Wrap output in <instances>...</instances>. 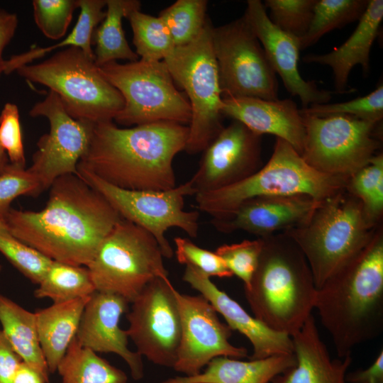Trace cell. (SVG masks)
Returning <instances> with one entry per match:
<instances>
[{
	"label": "cell",
	"instance_id": "obj_1",
	"mask_svg": "<svg viewBox=\"0 0 383 383\" xmlns=\"http://www.w3.org/2000/svg\"><path fill=\"white\" fill-rule=\"evenodd\" d=\"M49 189L42 210L11 209L9 231L51 260L87 267L121 217L79 175L60 177Z\"/></svg>",
	"mask_w": 383,
	"mask_h": 383
},
{
	"label": "cell",
	"instance_id": "obj_2",
	"mask_svg": "<svg viewBox=\"0 0 383 383\" xmlns=\"http://www.w3.org/2000/svg\"><path fill=\"white\" fill-rule=\"evenodd\" d=\"M188 135V126L172 122L128 128L100 122L78 166L119 188L170 190L177 186L173 160L184 150Z\"/></svg>",
	"mask_w": 383,
	"mask_h": 383
},
{
	"label": "cell",
	"instance_id": "obj_3",
	"mask_svg": "<svg viewBox=\"0 0 383 383\" xmlns=\"http://www.w3.org/2000/svg\"><path fill=\"white\" fill-rule=\"evenodd\" d=\"M314 309L339 357L383 331V235L369 242L317 289Z\"/></svg>",
	"mask_w": 383,
	"mask_h": 383
},
{
	"label": "cell",
	"instance_id": "obj_4",
	"mask_svg": "<svg viewBox=\"0 0 383 383\" xmlns=\"http://www.w3.org/2000/svg\"><path fill=\"white\" fill-rule=\"evenodd\" d=\"M261 238L257 267L245 295L255 318L292 336L314 309L313 277L304 255L284 232Z\"/></svg>",
	"mask_w": 383,
	"mask_h": 383
},
{
	"label": "cell",
	"instance_id": "obj_5",
	"mask_svg": "<svg viewBox=\"0 0 383 383\" xmlns=\"http://www.w3.org/2000/svg\"><path fill=\"white\" fill-rule=\"evenodd\" d=\"M348 180L317 171L289 143L277 138L270 160L257 172L222 189L196 194L195 201L211 221H218L256 197L304 195L323 201L345 189Z\"/></svg>",
	"mask_w": 383,
	"mask_h": 383
},
{
	"label": "cell",
	"instance_id": "obj_6",
	"mask_svg": "<svg viewBox=\"0 0 383 383\" xmlns=\"http://www.w3.org/2000/svg\"><path fill=\"white\" fill-rule=\"evenodd\" d=\"M346 189L321 201L309 218L284 231L300 248L316 289L357 253L376 228Z\"/></svg>",
	"mask_w": 383,
	"mask_h": 383
},
{
	"label": "cell",
	"instance_id": "obj_7",
	"mask_svg": "<svg viewBox=\"0 0 383 383\" xmlns=\"http://www.w3.org/2000/svg\"><path fill=\"white\" fill-rule=\"evenodd\" d=\"M16 72L28 82L48 87L77 120L94 124L113 121L124 106L121 93L101 74L94 58L79 48H64Z\"/></svg>",
	"mask_w": 383,
	"mask_h": 383
},
{
	"label": "cell",
	"instance_id": "obj_8",
	"mask_svg": "<svg viewBox=\"0 0 383 383\" xmlns=\"http://www.w3.org/2000/svg\"><path fill=\"white\" fill-rule=\"evenodd\" d=\"M213 27L208 19L194 40L175 47L163 60L190 105L191 120L184 149L190 155L203 152L224 127L223 98L211 41Z\"/></svg>",
	"mask_w": 383,
	"mask_h": 383
},
{
	"label": "cell",
	"instance_id": "obj_9",
	"mask_svg": "<svg viewBox=\"0 0 383 383\" xmlns=\"http://www.w3.org/2000/svg\"><path fill=\"white\" fill-rule=\"evenodd\" d=\"M161 248L141 227L121 218L87 266L96 292L131 303L155 278L168 279Z\"/></svg>",
	"mask_w": 383,
	"mask_h": 383
},
{
	"label": "cell",
	"instance_id": "obj_10",
	"mask_svg": "<svg viewBox=\"0 0 383 383\" xmlns=\"http://www.w3.org/2000/svg\"><path fill=\"white\" fill-rule=\"evenodd\" d=\"M99 68L123 98L124 106L113 119L117 123L128 127L156 122L189 123V103L164 61L111 62Z\"/></svg>",
	"mask_w": 383,
	"mask_h": 383
},
{
	"label": "cell",
	"instance_id": "obj_11",
	"mask_svg": "<svg viewBox=\"0 0 383 383\" xmlns=\"http://www.w3.org/2000/svg\"><path fill=\"white\" fill-rule=\"evenodd\" d=\"M77 171L122 218L149 232L159 244L164 257L171 258L174 255L166 238L169 228H177L191 238L197 237L199 213L184 209V197L195 195L189 180L162 192L129 190L115 187L79 166Z\"/></svg>",
	"mask_w": 383,
	"mask_h": 383
},
{
	"label": "cell",
	"instance_id": "obj_12",
	"mask_svg": "<svg viewBox=\"0 0 383 383\" xmlns=\"http://www.w3.org/2000/svg\"><path fill=\"white\" fill-rule=\"evenodd\" d=\"M212 47L222 98L278 99V82L245 16L213 27Z\"/></svg>",
	"mask_w": 383,
	"mask_h": 383
},
{
	"label": "cell",
	"instance_id": "obj_13",
	"mask_svg": "<svg viewBox=\"0 0 383 383\" xmlns=\"http://www.w3.org/2000/svg\"><path fill=\"white\" fill-rule=\"evenodd\" d=\"M301 115L306 135L301 156L317 171L349 179L377 155L380 142L374 133L379 122L347 115Z\"/></svg>",
	"mask_w": 383,
	"mask_h": 383
},
{
	"label": "cell",
	"instance_id": "obj_14",
	"mask_svg": "<svg viewBox=\"0 0 383 383\" xmlns=\"http://www.w3.org/2000/svg\"><path fill=\"white\" fill-rule=\"evenodd\" d=\"M176 289L170 279L155 278L131 302L126 331L141 356L155 365L174 367L181 339Z\"/></svg>",
	"mask_w": 383,
	"mask_h": 383
},
{
	"label": "cell",
	"instance_id": "obj_15",
	"mask_svg": "<svg viewBox=\"0 0 383 383\" xmlns=\"http://www.w3.org/2000/svg\"><path fill=\"white\" fill-rule=\"evenodd\" d=\"M29 114L45 117L50 123V131L39 138L32 165L27 168L37 179L41 194L60 177L79 175L77 166L89 148L94 123L71 117L51 91Z\"/></svg>",
	"mask_w": 383,
	"mask_h": 383
},
{
	"label": "cell",
	"instance_id": "obj_16",
	"mask_svg": "<svg viewBox=\"0 0 383 383\" xmlns=\"http://www.w3.org/2000/svg\"><path fill=\"white\" fill-rule=\"evenodd\" d=\"M181 316L182 332L173 369L194 376L217 357L235 359L248 356V350L229 342L232 330L218 318L211 304L202 295L175 291Z\"/></svg>",
	"mask_w": 383,
	"mask_h": 383
},
{
	"label": "cell",
	"instance_id": "obj_17",
	"mask_svg": "<svg viewBox=\"0 0 383 383\" xmlns=\"http://www.w3.org/2000/svg\"><path fill=\"white\" fill-rule=\"evenodd\" d=\"M199 167L189 179L195 194L222 189L261 167V135L233 121L204 150Z\"/></svg>",
	"mask_w": 383,
	"mask_h": 383
},
{
	"label": "cell",
	"instance_id": "obj_18",
	"mask_svg": "<svg viewBox=\"0 0 383 383\" xmlns=\"http://www.w3.org/2000/svg\"><path fill=\"white\" fill-rule=\"evenodd\" d=\"M261 43L274 72L278 74L287 90L299 96L303 108L328 103L331 93L320 89L311 81L301 76L298 62L300 38L282 31L269 18L266 9L259 0H248L244 13Z\"/></svg>",
	"mask_w": 383,
	"mask_h": 383
},
{
	"label": "cell",
	"instance_id": "obj_19",
	"mask_svg": "<svg viewBox=\"0 0 383 383\" xmlns=\"http://www.w3.org/2000/svg\"><path fill=\"white\" fill-rule=\"evenodd\" d=\"M128 304L121 296L96 291L84 307L75 338L80 345L95 353L119 355L129 367L133 379L139 380L143 377L142 356L128 348L126 331L119 326Z\"/></svg>",
	"mask_w": 383,
	"mask_h": 383
},
{
	"label": "cell",
	"instance_id": "obj_20",
	"mask_svg": "<svg viewBox=\"0 0 383 383\" xmlns=\"http://www.w3.org/2000/svg\"><path fill=\"white\" fill-rule=\"evenodd\" d=\"M322 201L304 195L248 199L223 220L211 221L221 232L241 230L265 238L306 221Z\"/></svg>",
	"mask_w": 383,
	"mask_h": 383
},
{
	"label": "cell",
	"instance_id": "obj_21",
	"mask_svg": "<svg viewBox=\"0 0 383 383\" xmlns=\"http://www.w3.org/2000/svg\"><path fill=\"white\" fill-rule=\"evenodd\" d=\"M182 279L211 304L232 331H238L249 340L252 346L250 360L294 353L291 336L276 331L251 316L237 301L218 288L209 277L186 267Z\"/></svg>",
	"mask_w": 383,
	"mask_h": 383
},
{
	"label": "cell",
	"instance_id": "obj_22",
	"mask_svg": "<svg viewBox=\"0 0 383 383\" xmlns=\"http://www.w3.org/2000/svg\"><path fill=\"white\" fill-rule=\"evenodd\" d=\"M223 116L245 126L261 135L271 134L289 143L301 155L305 126L300 109L291 99L267 100L254 97L223 98Z\"/></svg>",
	"mask_w": 383,
	"mask_h": 383
},
{
	"label": "cell",
	"instance_id": "obj_23",
	"mask_svg": "<svg viewBox=\"0 0 383 383\" xmlns=\"http://www.w3.org/2000/svg\"><path fill=\"white\" fill-rule=\"evenodd\" d=\"M296 365L276 376L270 383H345L351 355L332 360L322 340L313 314L291 336Z\"/></svg>",
	"mask_w": 383,
	"mask_h": 383
},
{
	"label": "cell",
	"instance_id": "obj_24",
	"mask_svg": "<svg viewBox=\"0 0 383 383\" xmlns=\"http://www.w3.org/2000/svg\"><path fill=\"white\" fill-rule=\"evenodd\" d=\"M383 18V1L369 0L367 9L348 39L340 47L326 54H309L306 63L329 66L333 71L335 91L345 93L352 69L360 65L363 72H370V53Z\"/></svg>",
	"mask_w": 383,
	"mask_h": 383
},
{
	"label": "cell",
	"instance_id": "obj_25",
	"mask_svg": "<svg viewBox=\"0 0 383 383\" xmlns=\"http://www.w3.org/2000/svg\"><path fill=\"white\" fill-rule=\"evenodd\" d=\"M296 363L294 353L248 361L221 356L210 361L203 372L175 377L160 383H270Z\"/></svg>",
	"mask_w": 383,
	"mask_h": 383
},
{
	"label": "cell",
	"instance_id": "obj_26",
	"mask_svg": "<svg viewBox=\"0 0 383 383\" xmlns=\"http://www.w3.org/2000/svg\"><path fill=\"white\" fill-rule=\"evenodd\" d=\"M89 297L53 303L35 312L39 341L50 373L57 372L75 338Z\"/></svg>",
	"mask_w": 383,
	"mask_h": 383
},
{
	"label": "cell",
	"instance_id": "obj_27",
	"mask_svg": "<svg viewBox=\"0 0 383 383\" xmlns=\"http://www.w3.org/2000/svg\"><path fill=\"white\" fill-rule=\"evenodd\" d=\"M1 331L23 362L50 383V372L38 338L35 313L0 294Z\"/></svg>",
	"mask_w": 383,
	"mask_h": 383
},
{
	"label": "cell",
	"instance_id": "obj_28",
	"mask_svg": "<svg viewBox=\"0 0 383 383\" xmlns=\"http://www.w3.org/2000/svg\"><path fill=\"white\" fill-rule=\"evenodd\" d=\"M137 0H106V16L96 28L92 36L94 62L99 67L118 60L135 62L139 57L126 38L122 20L131 12L140 10Z\"/></svg>",
	"mask_w": 383,
	"mask_h": 383
},
{
	"label": "cell",
	"instance_id": "obj_29",
	"mask_svg": "<svg viewBox=\"0 0 383 383\" xmlns=\"http://www.w3.org/2000/svg\"><path fill=\"white\" fill-rule=\"evenodd\" d=\"M106 6V0H79V15L69 35L55 45L46 48H32L25 52L12 55L4 61V73L9 74L16 72L19 67L30 64L33 60L59 48H79L94 58L91 48L92 36L96 28L106 16V11L104 10Z\"/></svg>",
	"mask_w": 383,
	"mask_h": 383
},
{
	"label": "cell",
	"instance_id": "obj_30",
	"mask_svg": "<svg viewBox=\"0 0 383 383\" xmlns=\"http://www.w3.org/2000/svg\"><path fill=\"white\" fill-rule=\"evenodd\" d=\"M57 371L62 383H127L128 381L123 371L96 353L80 345L76 338L59 363Z\"/></svg>",
	"mask_w": 383,
	"mask_h": 383
},
{
	"label": "cell",
	"instance_id": "obj_31",
	"mask_svg": "<svg viewBox=\"0 0 383 383\" xmlns=\"http://www.w3.org/2000/svg\"><path fill=\"white\" fill-rule=\"evenodd\" d=\"M38 285L35 297L48 298L53 303L89 296L96 292L87 267L53 260Z\"/></svg>",
	"mask_w": 383,
	"mask_h": 383
},
{
	"label": "cell",
	"instance_id": "obj_32",
	"mask_svg": "<svg viewBox=\"0 0 383 383\" xmlns=\"http://www.w3.org/2000/svg\"><path fill=\"white\" fill-rule=\"evenodd\" d=\"M369 0H316L309 28L300 38L301 49L315 44L323 35L359 21Z\"/></svg>",
	"mask_w": 383,
	"mask_h": 383
},
{
	"label": "cell",
	"instance_id": "obj_33",
	"mask_svg": "<svg viewBox=\"0 0 383 383\" xmlns=\"http://www.w3.org/2000/svg\"><path fill=\"white\" fill-rule=\"evenodd\" d=\"M133 31V43L139 59L163 61L175 46L170 33L159 17L135 10L126 17Z\"/></svg>",
	"mask_w": 383,
	"mask_h": 383
},
{
	"label": "cell",
	"instance_id": "obj_34",
	"mask_svg": "<svg viewBox=\"0 0 383 383\" xmlns=\"http://www.w3.org/2000/svg\"><path fill=\"white\" fill-rule=\"evenodd\" d=\"M207 6L206 0H177L160 11L158 16L175 47L186 45L200 35L209 19Z\"/></svg>",
	"mask_w": 383,
	"mask_h": 383
},
{
	"label": "cell",
	"instance_id": "obj_35",
	"mask_svg": "<svg viewBox=\"0 0 383 383\" xmlns=\"http://www.w3.org/2000/svg\"><path fill=\"white\" fill-rule=\"evenodd\" d=\"M346 190L362 204L368 218L377 224L383 211V155L374 156L348 180Z\"/></svg>",
	"mask_w": 383,
	"mask_h": 383
},
{
	"label": "cell",
	"instance_id": "obj_36",
	"mask_svg": "<svg viewBox=\"0 0 383 383\" xmlns=\"http://www.w3.org/2000/svg\"><path fill=\"white\" fill-rule=\"evenodd\" d=\"M301 113L325 117L347 115L357 118L380 122L383 117L382 84L371 93L348 101L313 104L300 109Z\"/></svg>",
	"mask_w": 383,
	"mask_h": 383
},
{
	"label": "cell",
	"instance_id": "obj_37",
	"mask_svg": "<svg viewBox=\"0 0 383 383\" xmlns=\"http://www.w3.org/2000/svg\"><path fill=\"white\" fill-rule=\"evenodd\" d=\"M316 0H266L269 18L277 28L299 38L307 33Z\"/></svg>",
	"mask_w": 383,
	"mask_h": 383
},
{
	"label": "cell",
	"instance_id": "obj_38",
	"mask_svg": "<svg viewBox=\"0 0 383 383\" xmlns=\"http://www.w3.org/2000/svg\"><path fill=\"white\" fill-rule=\"evenodd\" d=\"M0 252L21 274L38 284L52 260L9 233L0 232Z\"/></svg>",
	"mask_w": 383,
	"mask_h": 383
},
{
	"label": "cell",
	"instance_id": "obj_39",
	"mask_svg": "<svg viewBox=\"0 0 383 383\" xmlns=\"http://www.w3.org/2000/svg\"><path fill=\"white\" fill-rule=\"evenodd\" d=\"M35 23L48 38L63 39L72 19L79 0H33Z\"/></svg>",
	"mask_w": 383,
	"mask_h": 383
},
{
	"label": "cell",
	"instance_id": "obj_40",
	"mask_svg": "<svg viewBox=\"0 0 383 383\" xmlns=\"http://www.w3.org/2000/svg\"><path fill=\"white\" fill-rule=\"evenodd\" d=\"M262 240H245L240 243L219 246L216 253L222 259L233 275L237 276L248 289L257 269L262 248Z\"/></svg>",
	"mask_w": 383,
	"mask_h": 383
},
{
	"label": "cell",
	"instance_id": "obj_41",
	"mask_svg": "<svg viewBox=\"0 0 383 383\" xmlns=\"http://www.w3.org/2000/svg\"><path fill=\"white\" fill-rule=\"evenodd\" d=\"M175 255L179 263L191 267L206 276L229 278L233 274L214 252L204 249L187 238L176 237Z\"/></svg>",
	"mask_w": 383,
	"mask_h": 383
},
{
	"label": "cell",
	"instance_id": "obj_42",
	"mask_svg": "<svg viewBox=\"0 0 383 383\" xmlns=\"http://www.w3.org/2000/svg\"><path fill=\"white\" fill-rule=\"evenodd\" d=\"M39 194V184L28 170L9 163L0 174V221L5 223L11 204L16 198Z\"/></svg>",
	"mask_w": 383,
	"mask_h": 383
},
{
	"label": "cell",
	"instance_id": "obj_43",
	"mask_svg": "<svg viewBox=\"0 0 383 383\" xmlns=\"http://www.w3.org/2000/svg\"><path fill=\"white\" fill-rule=\"evenodd\" d=\"M0 145L11 164L26 167L19 111L13 103H6L0 113Z\"/></svg>",
	"mask_w": 383,
	"mask_h": 383
},
{
	"label": "cell",
	"instance_id": "obj_44",
	"mask_svg": "<svg viewBox=\"0 0 383 383\" xmlns=\"http://www.w3.org/2000/svg\"><path fill=\"white\" fill-rule=\"evenodd\" d=\"M22 360L0 329V383H11Z\"/></svg>",
	"mask_w": 383,
	"mask_h": 383
},
{
	"label": "cell",
	"instance_id": "obj_45",
	"mask_svg": "<svg viewBox=\"0 0 383 383\" xmlns=\"http://www.w3.org/2000/svg\"><path fill=\"white\" fill-rule=\"evenodd\" d=\"M345 381L349 383H383V350L367 369L346 374Z\"/></svg>",
	"mask_w": 383,
	"mask_h": 383
},
{
	"label": "cell",
	"instance_id": "obj_46",
	"mask_svg": "<svg viewBox=\"0 0 383 383\" xmlns=\"http://www.w3.org/2000/svg\"><path fill=\"white\" fill-rule=\"evenodd\" d=\"M18 23L16 13L0 10V75L4 73V50L13 38Z\"/></svg>",
	"mask_w": 383,
	"mask_h": 383
},
{
	"label": "cell",
	"instance_id": "obj_47",
	"mask_svg": "<svg viewBox=\"0 0 383 383\" xmlns=\"http://www.w3.org/2000/svg\"><path fill=\"white\" fill-rule=\"evenodd\" d=\"M11 383H47L34 368L23 362L20 364Z\"/></svg>",
	"mask_w": 383,
	"mask_h": 383
},
{
	"label": "cell",
	"instance_id": "obj_48",
	"mask_svg": "<svg viewBox=\"0 0 383 383\" xmlns=\"http://www.w3.org/2000/svg\"><path fill=\"white\" fill-rule=\"evenodd\" d=\"M9 163L7 155L0 145V174L5 170Z\"/></svg>",
	"mask_w": 383,
	"mask_h": 383
},
{
	"label": "cell",
	"instance_id": "obj_49",
	"mask_svg": "<svg viewBox=\"0 0 383 383\" xmlns=\"http://www.w3.org/2000/svg\"><path fill=\"white\" fill-rule=\"evenodd\" d=\"M0 232L4 233H9L7 226L5 223L0 221Z\"/></svg>",
	"mask_w": 383,
	"mask_h": 383
},
{
	"label": "cell",
	"instance_id": "obj_50",
	"mask_svg": "<svg viewBox=\"0 0 383 383\" xmlns=\"http://www.w3.org/2000/svg\"><path fill=\"white\" fill-rule=\"evenodd\" d=\"M1 266L0 265V272H1Z\"/></svg>",
	"mask_w": 383,
	"mask_h": 383
}]
</instances>
